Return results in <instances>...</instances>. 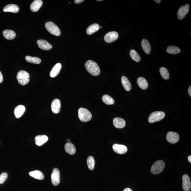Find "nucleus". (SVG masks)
Instances as JSON below:
<instances>
[{
    "instance_id": "nucleus-20",
    "label": "nucleus",
    "mask_w": 191,
    "mask_h": 191,
    "mask_svg": "<svg viewBox=\"0 0 191 191\" xmlns=\"http://www.w3.org/2000/svg\"><path fill=\"white\" fill-rule=\"evenodd\" d=\"M35 139L36 144L37 146H41L47 142L48 140V138L45 135H42L36 136Z\"/></svg>"
},
{
    "instance_id": "nucleus-13",
    "label": "nucleus",
    "mask_w": 191,
    "mask_h": 191,
    "mask_svg": "<svg viewBox=\"0 0 191 191\" xmlns=\"http://www.w3.org/2000/svg\"><path fill=\"white\" fill-rule=\"evenodd\" d=\"M37 43L38 47L42 50H48L52 48V45L47 41L43 39L38 40Z\"/></svg>"
},
{
    "instance_id": "nucleus-41",
    "label": "nucleus",
    "mask_w": 191,
    "mask_h": 191,
    "mask_svg": "<svg viewBox=\"0 0 191 191\" xmlns=\"http://www.w3.org/2000/svg\"><path fill=\"white\" fill-rule=\"evenodd\" d=\"M67 143H71V141H70V139H67Z\"/></svg>"
},
{
    "instance_id": "nucleus-15",
    "label": "nucleus",
    "mask_w": 191,
    "mask_h": 191,
    "mask_svg": "<svg viewBox=\"0 0 191 191\" xmlns=\"http://www.w3.org/2000/svg\"><path fill=\"white\" fill-rule=\"evenodd\" d=\"M26 108L23 105H20L15 109L14 113L15 116L16 118L19 119L21 117L25 112Z\"/></svg>"
},
{
    "instance_id": "nucleus-25",
    "label": "nucleus",
    "mask_w": 191,
    "mask_h": 191,
    "mask_svg": "<svg viewBox=\"0 0 191 191\" xmlns=\"http://www.w3.org/2000/svg\"><path fill=\"white\" fill-rule=\"evenodd\" d=\"M3 34L4 37L8 40H12L16 36V33L14 31L8 29L3 31Z\"/></svg>"
},
{
    "instance_id": "nucleus-38",
    "label": "nucleus",
    "mask_w": 191,
    "mask_h": 191,
    "mask_svg": "<svg viewBox=\"0 0 191 191\" xmlns=\"http://www.w3.org/2000/svg\"><path fill=\"white\" fill-rule=\"evenodd\" d=\"M188 93L189 94V95H190V96L191 97V86H189V89H188Z\"/></svg>"
},
{
    "instance_id": "nucleus-6",
    "label": "nucleus",
    "mask_w": 191,
    "mask_h": 191,
    "mask_svg": "<svg viewBox=\"0 0 191 191\" xmlns=\"http://www.w3.org/2000/svg\"><path fill=\"white\" fill-rule=\"evenodd\" d=\"M165 116V113L163 112H153L150 115L148 118L149 122L153 123L160 121L164 119Z\"/></svg>"
},
{
    "instance_id": "nucleus-18",
    "label": "nucleus",
    "mask_w": 191,
    "mask_h": 191,
    "mask_svg": "<svg viewBox=\"0 0 191 191\" xmlns=\"http://www.w3.org/2000/svg\"><path fill=\"white\" fill-rule=\"evenodd\" d=\"M62 68V65L60 63H57L54 66L51 70L50 75L52 78H55L59 75Z\"/></svg>"
},
{
    "instance_id": "nucleus-11",
    "label": "nucleus",
    "mask_w": 191,
    "mask_h": 191,
    "mask_svg": "<svg viewBox=\"0 0 191 191\" xmlns=\"http://www.w3.org/2000/svg\"><path fill=\"white\" fill-rule=\"evenodd\" d=\"M183 188L185 191H189L191 188V183L190 177L187 174H184L182 177Z\"/></svg>"
},
{
    "instance_id": "nucleus-35",
    "label": "nucleus",
    "mask_w": 191,
    "mask_h": 191,
    "mask_svg": "<svg viewBox=\"0 0 191 191\" xmlns=\"http://www.w3.org/2000/svg\"><path fill=\"white\" fill-rule=\"evenodd\" d=\"M84 1V0H75V4H79L83 2Z\"/></svg>"
},
{
    "instance_id": "nucleus-37",
    "label": "nucleus",
    "mask_w": 191,
    "mask_h": 191,
    "mask_svg": "<svg viewBox=\"0 0 191 191\" xmlns=\"http://www.w3.org/2000/svg\"><path fill=\"white\" fill-rule=\"evenodd\" d=\"M123 191H133L130 188H125L123 189Z\"/></svg>"
},
{
    "instance_id": "nucleus-17",
    "label": "nucleus",
    "mask_w": 191,
    "mask_h": 191,
    "mask_svg": "<svg viewBox=\"0 0 191 191\" xmlns=\"http://www.w3.org/2000/svg\"><path fill=\"white\" fill-rule=\"evenodd\" d=\"M113 123L115 127L118 128H122L124 127L126 125V122L123 119L116 118L114 119Z\"/></svg>"
},
{
    "instance_id": "nucleus-42",
    "label": "nucleus",
    "mask_w": 191,
    "mask_h": 191,
    "mask_svg": "<svg viewBox=\"0 0 191 191\" xmlns=\"http://www.w3.org/2000/svg\"><path fill=\"white\" fill-rule=\"evenodd\" d=\"M102 1V0H98V1Z\"/></svg>"
},
{
    "instance_id": "nucleus-40",
    "label": "nucleus",
    "mask_w": 191,
    "mask_h": 191,
    "mask_svg": "<svg viewBox=\"0 0 191 191\" xmlns=\"http://www.w3.org/2000/svg\"><path fill=\"white\" fill-rule=\"evenodd\" d=\"M154 1L156 3H158V4L160 3L161 1V0H155Z\"/></svg>"
},
{
    "instance_id": "nucleus-29",
    "label": "nucleus",
    "mask_w": 191,
    "mask_h": 191,
    "mask_svg": "<svg viewBox=\"0 0 191 191\" xmlns=\"http://www.w3.org/2000/svg\"><path fill=\"white\" fill-rule=\"evenodd\" d=\"M102 100L104 103L107 105H112L114 103V100L108 95H103L102 97Z\"/></svg>"
},
{
    "instance_id": "nucleus-27",
    "label": "nucleus",
    "mask_w": 191,
    "mask_h": 191,
    "mask_svg": "<svg viewBox=\"0 0 191 191\" xmlns=\"http://www.w3.org/2000/svg\"><path fill=\"white\" fill-rule=\"evenodd\" d=\"M137 83L140 88L143 90H146L148 88V84L147 81L143 77H139L137 80Z\"/></svg>"
},
{
    "instance_id": "nucleus-36",
    "label": "nucleus",
    "mask_w": 191,
    "mask_h": 191,
    "mask_svg": "<svg viewBox=\"0 0 191 191\" xmlns=\"http://www.w3.org/2000/svg\"><path fill=\"white\" fill-rule=\"evenodd\" d=\"M3 80V78L2 74L1 72L0 71V83H2Z\"/></svg>"
},
{
    "instance_id": "nucleus-3",
    "label": "nucleus",
    "mask_w": 191,
    "mask_h": 191,
    "mask_svg": "<svg viewBox=\"0 0 191 191\" xmlns=\"http://www.w3.org/2000/svg\"><path fill=\"white\" fill-rule=\"evenodd\" d=\"M78 117L80 121L84 122H88L91 119L92 115L90 112L86 109L81 108L78 111Z\"/></svg>"
},
{
    "instance_id": "nucleus-16",
    "label": "nucleus",
    "mask_w": 191,
    "mask_h": 191,
    "mask_svg": "<svg viewBox=\"0 0 191 191\" xmlns=\"http://www.w3.org/2000/svg\"><path fill=\"white\" fill-rule=\"evenodd\" d=\"M3 11L5 12L17 13L19 11V8L16 5L9 4L5 6L3 9Z\"/></svg>"
},
{
    "instance_id": "nucleus-31",
    "label": "nucleus",
    "mask_w": 191,
    "mask_h": 191,
    "mask_svg": "<svg viewBox=\"0 0 191 191\" xmlns=\"http://www.w3.org/2000/svg\"><path fill=\"white\" fill-rule=\"evenodd\" d=\"M130 55L132 59L136 62H139L141 61V57L137 52L134 50H131L130 52Z\"/></svg>"
},
{
    "instance_id": "nucleus-19",
    "label": "nucleus",
    "mask_w": 191,
    "mask_h": 191,
    "mask_svg": "<svg viewBox=\"0 0 191 191\" xmlns=\"http://www.w3.org/2000/svg\"><path fill=\"white\" fill-rule=\"evenodd\" d=\"M43 5V1L41 0H35L32 3L30 6V9L33 12H37Z\"/></svg>"
},
{
    "instance_id": "nucleus-24",
    "label": "nucleus",
    "mask_w": 191,
    "mask_h": 191,
    "mask_svg": "<svg viewBox=\"0 0 191 191\" xmlns=\"http://www.w3.org/2000/svg\"><path fill=\"white\" fill-rule=\"evenodd\" d=\"M31 177L39 180H43L44 178V176L42 172L39 170L31 171L29 173Z\"/></svg>"
},
{
    "instance_id": "nucleus-33",
    "label": "nucleus",
    "mask_w": 191,
    "mask_h": 191,
    "mask_svg": "<svg viewBox=\"0 0 191 191\" xmlns=\"http://www.w3.org/2000/svg\"><path fill=\"white\" fill-rule=\"evenodd\" d=\"M160 72L163 78L165 80L169 79V75L168 70L165 67H161L160 69Z\"/></svg>"
},
{
    "instance_id": "nucleus-7",
    "label": "nucleus",
    "mask_w": 191,
    "mask_h": 191,
    "mask_svg": "<svg viewBox=\"0 0 191 191\" xmlns=\"http://www.w3.org/2000/svg\"><path fill=\"white\" fill-rule=\"evenodd\" d=\"M51 180L52 183L54 186H56L60 183V172L59 169L55 168L52 171L51 174Z\"/></svg>"
},
{
    "instance_id": "nucleus-23",
    "label": "nucleus",
    "mask_w": 191,
    "mask_h": 191,
    "mask_svg": "<svg viewBox=\"0 0 191 191\" xmlns=\"http://www.w3.org/2000/svg\"><path fill=\"white\" fill-rule=\"evenodd\" d=\"M141 46L144 52L147 54L150 53L151 46L149 42L145 39H143L141 42Z\"/></svg>"
},
{
    "instance_id": "nucleus-14",
    "label": "nucleus",
    "mask_w": 191,
    "mask_h": 191,
    "mask_svg": "<svg viewBox=\"0 0 191 191\" xmlns=\"http://www.w3.org/2000/svg\"><path fill=\"white\" fill-rule=\"evenodd\" d=\"M61 108L60 100L58 99H55L52 101L51 104V109L54 113L57 114L60 112Z\"/></svg>"
},
{
    "instance_id": "nucleus-5",
    "label": "nucleus",
    "mask_w": 191,
    "mask_h": 191,
    "mask_svg": "<svg viewBox=\"0 0 191 191\" xmlns=\"http://www.w3.org/2000/svg\"><path fill=\"white\" fill-rule=\"evenodd\" d=\"M45 27L47 30L52 35L59 36L61 35L60 29L56 24L52 22H48L45 24Z\"/></svg>"
},
{
    "instance_id": "nucleus-30",
    "label": "nucleus",
    "mask_w": 191,
    "mask_h": 191,
    "mask_svg": "<svg viewBox=\"0 0 191 191\" xmlns=\"http://www.w3.org/2000/svg\"><path fill=\"white\" fill-rule=\"evenodd\" d=\"M166 52L169 54H176L180 53L181 49L176 46H169L167 48Z\"/></svg>"
},
{
    "instance_id": "nucleus-10",
    "label": "nucleus",
    "mask_w": 191,
    "mask_h": 191,
    "mask_svg": "<svg viewBox=\"0 0 191 191\" xmlns=\"http://www.w3.org/2000/svg\"><path fill=\"white\" fill-rule=\"evenodd\" d=\"M190 6L188 4H186L185 6H181L179 8L177 12V17L179 20L183 19L188 13Z\"/></svg>"
},
{
    "instance_id": "nucleus-4",
    "label": "nucleus",
    "mask_w": 191,
    "mask_h": 191,
    "mask_svg": "<svg viewBox=\"0 0 191 191\" xmlns=\"http://www.w3.org/2000/svg\"><path fill=\"white\" fill-rule=\"evenodd\" d=\"M165 164L162 160H158L155 162L151 168V172L154 174H160L163 171Z\"/></svg>"
},
{
    "instance_id": "nucleus-22",
    "label": "nucleus",
    "mask_w": 191,
    "mask_h": 191,
    "mask_svg": "<svg viewBox=\"0 0 191 191\" xmlns=\"http://www.w3.org/2000/svg\"><path fill=\"white\" fill-rule=\"evenodd\" d=\"M100 27L97 24H91L87 28L86 31V33L89 35H92L99 30Z\"/></svg>"
},
{
    "instance_id": "nucleus-26",
    "label": "nucleus",
    "mask_w": 191,
    "mask_h": 191,
    "mask_svg": "<svg viewBox=\"0 0 191 191\" xmlns=\"http://www.w3.org/2000/svg\"><path fill=\"white\" fill-rule=\"evenodd\" d=\"M65 150L67 153L73 155L76 152V148L74 145L71 143H67L65 146Z\"/></svg>"
},
{
    "instance_id": "nucleus-12",
    "label": "nucleus",
    "mask_w": 191,
    "mask_h": 191,
    "mask_svg": "<svg viewBox=\"0 0 191 191\" xmlns=\"http://www.w3.org/2000/svg\"><path fill=\"white\" fill-rule=\"evenodd\" d=\"M112 148L113 151L118 154H124L128 151L127 147L123 145L114 144H113Z\"/></svg>"
},
{
    "instance_id": "nucleus-39",
    "label": "nucleus",
    "mask_w": 191,
    "mask_h": 191,
    "mask_svg": "<svg viewBox=\"0 0 191 191\" xmlns=\"http://www.w3.org/2000/svg\"><path fill=\"white\" fill-rule=\"evenodd\" d=\"M188 160L189 161V162H190V163H191V155L190 156H188Z\"/></svg>"
},
{
    "instance_id": "nucleus-9",
    "label": "nucleus",
    "mask_w": 191,
    "mask_h": 191,
    "mask_svg": "<svg viewBox=\"0 0 191 191\" xmlns=\"http://www.w3.org/2000/svg\"><path fill=\"white\" fill-rule=\"evenodd\" d=\"M179 136L178 133L170 131L166 135V139L168 142L172 144H175L178 141Z\"/></svg>"
},
{
    "instance_id": "nucleus-1",
    "label": "nucleus",
    "mask_w": 191,
    "mask_h": 191,
    "mask_svg": "<svg viewBox=\"0 0 191 191\" xmlns=\"http://www.w3.org/2000/svg\"><path fill=\"white\" fill-rule=\"evenodd\" d=\"M86 69L89 73L92 75L97 76L100 75V70L99 67L95 62L89 60L85 64Z\"/></svg>"
},
{
    "instance_id": "nucleus-28",
    "label": "nucleus",
    "mask_w": 191,
    "mask_h": 191,
    "mask_svg": "<svg viewBox=\"0 0 191 191\" xmlns=\"http://www.w3.org/2000/svg\"><path fill=\"white\" fill-rule=\"evenodd\" d=\"M25 59L27 62L32 63L39 64L41 62V59L38 57H31L30 56H27L25 57Z\"/></svg>"
},
{
    "instance_id": "nucleus-8",
    "label": "nucleus",
    "mask_w": 191,
    "mask_h": 191,
    "mask_svg": "<svg viewBox=\"0 0 191 191\" xmlns=\"http://www.w3.org/2000/svg\"><path fill=\"white\" fill-rule=\"evenodd\" d=\"M118 37V33L115 31H112L107 33L105 36L104 39L105 42L110 43L117 40Z\"/></svg>"
},
{
    "instance_id": "nucleus-21",
    "label": "nucleus",
    "mask_w": 191,
    "mask_h": 191,
    "mask_svg": "<svg viewBox=\"0 0 191 191\" xmlns=\"http://www.w3.org/2000/svg\"><path fill=\"white\" fill-rule=\"evenodd\" d=\"M121 82L123 88L126 91H129L131 90L132 88L131 84L126 77L123 76L122 77Z\"/></svg>"
},
{
    "instance_id": "nucleus-34",
    "label": "nucleus",
    "mask_w": 191,
    "mask_h": 191,
    "mask_svg": "<svg viewBox=\"0 0 191 191\" xmlns=\"http://www.w3.org/2000/svg\"><path fill=\"white\" fill-rule=\"evenodd\" d=\"M8 177V174L6 172L2 173L0 175V184H2L5 182Z\"/></svg>"
},
{
    "instance_id": "nucleus-2",
    "label": "nucleus",
    "mask_w": 191,
    "mask_h": 191,
    "mask_svg": "<svg viewBox=\"0 0 191 191\" xmlns=\"http://www.w3.org/2000/svg\"><path fill=\"white\" fill-rule=\"evenodd\" d=\"M16 77L18 82L22 85H27L30 80V75L24 70H20L18 72Z\"/></svg>"
},
{
    "instance_id": "nucleus-43",
    "label": "nucleus",
    "mask_w": 191,
    "mask_h": 191,
    "mask_svg": "<svg viewBox=\"0 0 191 191\" xmlns=\"http://www.w3.org/2000/svg\"><path fill=\"white\" fill-rule=\"evenodd\" d=\"M100 28H102V27H100Z\"/></svg>"
},
{
    "instance_id": "nucleus-32",
    "label": "nucleus",
    "mask_w": 191,
    "mask_h": 191,
    "mask_svg": "<svg viewBox=\"0 0 191 191\" xmlns=\"http://www.w3.org/2000/svg\"><path fill=\"white\" fill-rule=\"evenodd\" d=\"M87 165L90 170H93L94 169L95 161L93 156H89L87 160Z\"/></svg>"
}]
</instances>
